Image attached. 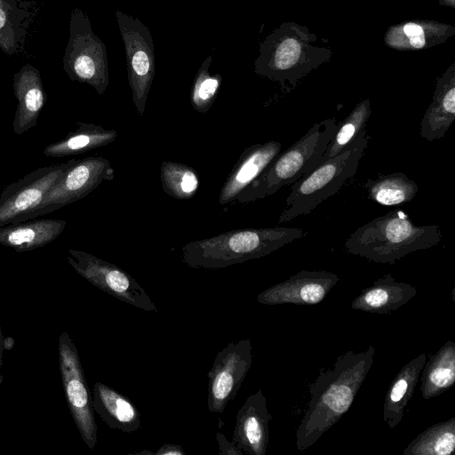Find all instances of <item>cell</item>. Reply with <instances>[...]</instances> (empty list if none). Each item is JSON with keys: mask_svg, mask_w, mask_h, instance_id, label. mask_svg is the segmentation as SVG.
Listing matches in <instances>:
<instances>
[{"mask_svg": "<svg viewBox=\"0 0 455 455\" xmlns=\"http://www.w3.org/2000/svg\"><path fill=\"white\" fill-rule=\"evenodd\" d=\"M337 125L335 117L314 124L299 140L279 153L234 203L248 204L263 199L310 172L326 150Z\"/></svg>", "mask_w": 455, "mask_h": 455, "instance_id": "5b68a950", "label": "cell"}, {"mask_svg": "<svg viewBox=\"0 0 455 455\" xmlns=\"http://www.w3.org/2000/svg\"><path fill=\"white\" fill-rule=\"evenodd\" d=\"M28 12L21 0H0V49L8 55L21 47L27 33Z\"/></svg>", "mask_w": 455, "mask_h": 455, "instance_id": "f1b7e54d", "label": "cell"}, {"mask_svg": "<svg viewBox=\"0 0 455 455\" xmlns=\"http://www.w3.org/2000/svg\"><path fill=\"white\" fill-rule=\"evenodd\" d=\"M426 361L425 353L417 355L398 371L391 382L383 403V420L389 428H395L402 421Z\"/></svg>", "mask_w": 455, "mask_h": 455, "instance_id": "7402d4cb", "label": "cell"}, {"mask_svg": "<svg viewBox=\"0 0 455 455\" xmlns=\"http://www.w3.org/2000/svg\"><path fill=\"white\" fill-rule=\"evenodd\" d=\"M279 141L268 140L247 147L224 181L219 203L221 205L234 203L237 196L251 184L281 152Z\"/></svg>", "mask_w": 455, "mask_h": 455, "instance_id": "2e32d148", "label": "cell"}, {"mask_svg": "<svg viewBox=\"0 0 455 455\" xmlns=\"http://www.w3.org/2000/svg\"><path fill=\"white\" fill-rule=\"evenodd\" d=\"M442 4L451 6L454 8L455 6V0H441Z\"/></svg>", "mask_w": 455, "mask_h": 455, "instance_id": "d590c367", "label": "cell"}, {"mask_svg": "<svg viewBox=\"0 0 455 455\" xmlns=\"http://www.w3.org/2000/svg\"><path fill=\"white\" fill-rule=\"evenodd\" d=\"M118 137L116 130H107L99 124L78 122L76 128L68 135L45 147L43 155L48 157H63L80 155L105 147Z\"/></svg>", "mask_w": 455, "mask_h": 455, "instance_id": "cb8c5ba5", "label": "cell"}, {"mask_svg": "<svg viewBox=\"0 0 455 455\" xmlns=\"http://www.w3.org/2000/svg\"><path fill=\"white\" fill-rule=\"evenodd\" d=\"M59 364L66 401L75 424L91 450L97 443V423L77 349L67 331L58 344Z\"/></svg>", "mask_w": 455, "mask_h": 455, "instance_id": "30bf717a", "label": "cell"}, {"mask_svg": "<svg viewBox=\"0 0 455 455\" xmlns=\"http://www.w3.org/2000/svg\"><path fill=\"white\" fill-rule=\"evenodd\" d=\"M68 253L69 265L97 288L138 308L157 312L147 291L125 270L86 251L68 249Z\"/></svg>", "mask_w": 455, "mask_h": 455, "instance_id": "8fae6325", "label": "cell"}, {"mask_svg": "<svg viewBox=\"0 0 455 455\" xmlns=\"http://www.w3.org/2000/svg\"><path fill=\"white\" fill-rule=\"evenodd\" d=\"M115 179V170L109 160L102 156L70 159L60 180L46 194L43 201L20 221L48 214L73 204L95 190L105 181Z\"/></svg>", "mask_w": 455, "mask_h": 455, "instance_id": "ba28073f", "label": "cell"}, {"mask_svg": "<svg viewBox=\"0 0 455 455\" xmlns=\"http://www.w3.org/2000/svg\"><path fill=\"white\" fill-rule=\"evenodd\" d=\"M116 17L124 45L132 100L138 115L142 116L155 76L153 38L140 19L119 10Z\"/></svg>", "mask_w": 455, "mask_h": 455, "instance_id": "9c48e42d", "label": "cell"}, {"mask_svg": "<svg viewBox=\"0 0 455 455\" xmlns=\"http://www.w3.org/2000/svg\"><path fill=\"white\" fill-rule=\"evenodd\" d=\"M67 162L39 167L4 188L0 195V227L18 223L60 180Z\"/></svg>", "mask_w": 455, "mask_h": 455, "instance_id": "4fadbf2b", "label": "cell"}, {"mask_svg": "<svg viewBox=\"0 0 455 455\" xmlns=\"http://www.w3.org/2000/svg\"><path fill=\"white\" fill-rule=\"evenodd\" d=\"M92 405L94 412L110 428L128 434L140 428L141 417L135 405L128 397L104 383H94Z\"/></svg>", "mask_w": 455, "mask_h": 455, "instance_id": "ffe728a7", "label": "cell"}, {"mask_svg": "<svg viewBox=\"0 0 455 455\" xmlns=\"http://www.w3.org/2000/svg\"><path fill=\"white\" fill-rule=\"evenodd\" d=\"M13 92L18 100L12 131L21 135L37 124L46 102V93L38 69L24 65L13 76Z\"/></svg>", "mask_w": 455, "mask_h": 455, "instance_id": "e0dca14e", "label": "cell"}, {"mask_svg": "<svg viewBox=\"0 0 455 455\" xmlns=\"http://www.w3.org/2000/svg\"><path fill=\"white\" fill-rule=\"evenodd\" d=\"M212 57L209 55L201 64L193 82L190 100L195 111L200 114L208 112L216 100L222 76L220 74H211L210 66Z\"/></svg>", "mask_w": 455, "mask_h": 455, "instance_id": "4dcf8cb0", "label": "cell"}, {"mask_svg": "<svg viewBox=\"0 0 455 455\" xmlns=\"http://www.w3.org/2000/svg\"><path fill=\"white\" fill-rule=\"evenodd\" d=\"M375 347L349 350L333 365L321 369L309 389L310 400L296 431V446L303 451L348 411L373 363Z\"/></svg>", "mask_w": 455, "mask_h": 455, "instance_id": "6da1fadb", "label": "cell"}, {"mask_svg": "<svg viewBox=\"0 0 455 455\" xmlns=\"http://www.w3.org/2000/svg\"><path fill=\"white\" fill-rule=\"evenodd\" d=\"M63 68L72 81L87 84L100 95L109 84L106 45L94 34L89 17L79 8L71 12Z\"/></svg>", "mask_w": 455, "mask_h": 455, "instance_id": "52a82bcc", "label": "cell"}, {"mask_svg": "<svg viewBox=\"0 0 455 455\" xmlns=\"http://www.w3.org/2000/svg\"><path fill=\"white\" fill-rule=\"evenodd\" d=\"M67 221L56 219L25 220L0 227V244L17 252L52 243L64 231Z\"/></svg>", "mask_w": 455, "mask_h": 455, "instance_id": "44dd1931", "label": "cell"}, {"mask_svg": "<svg viewBox=\"0 0 455 455\" xmlns=\"http://www.w3.org/2000/svg\"><path fill=\"white\" fill-rule=\"evenodd\" d=\"M3 342H4V335H3L1 325H0V384L3 381V376L1 374V367H2V363H3L2 357H3V351H4V343Z\"/></svg>", "mask_w": 455, "mask_h": 455, "instance_id": "836d02e7", "label": "cell"}, {"mask_svg": "<svg viewBox=\"0 0 455 455\" xmlns=\"http://www.w3.org/2000/svg\"><path fill=\"white\" fill-rule=\"evenodd\" d=\"M455 120V66L440 76L419 127V135L427 141L442 139Z\"/></svg>", "mask_w": 455, "mask_h": 455, "instance_id": "ac0fdd59", "label": "cell"}, {"mask_svg": "<svg viewBox=\"0 0 455 455\" xmlns=\"http://www.w3.org/2000/svg\"><path fill=\"white\" fill-rule=\"evenodd\" d=\"M272 415L261 389L249 395L238 410L232 442L243 453L265 455L269 441V421Z\"/></svg>", "mask_w": 455, "mask_h": 455, "instance_id": "9a60e30c", "label": "cell"}, {"mask_svg": "<svg viewBox=\"0 0 455 455\" xmlns=\"http://www.w3.org/2000/svg\"><path fill=\"white\" fill-rule=\"evenodd\" d=\"M417 294L410 283L395 281L385 275L363 289L352 301L351 307L367 313L387 315L405 305Z\"/></svg>", "mask_w": 455, "mask_h": 455, "instance_id": "d6986e66", "label": "cell"}, {"mask_svg": "<svg viewBox=\"0 0 455 455\" xmlns=\"http://www.w3.org/2000/svg\"><path fill=\"white\" fill-rule=\"evenodd\" d=\"M363 188L369 199L386 206L410 203L419 191L417 183L403 172L379 173L375 180H368Z\"/></svg>", "mask_w": 455, "mask_h": 455, "instance_id": "484cf974", "label": "cell"}, {"mask_svg": "<svg viewBox=\"0 0 455 455\" xmlns=\"http://www.w3.org/2000/svg\"><path fill=\"white\" fill-rule=\"evenodd\" d=\"M4 349H6V350H11L13 346H14V339L8 336V337H4Z\"/></svg>", "mask_w": 455, "mask_h": 455, "instance_id": "e575fe53", "label": "cell"}, {"mask_svg": "<svg viewBox=\"0 0 455 455\" xmlns=\"http://www.w3.org/2000/svg\"><path fill=\"white\" fill-rule=\"evenodd\" d=\"M455 450V417L419 433L403 451L404 455H451Z\"/></svg>", "mask_w": 455, "mask_h": 455, "instance_id": "83f0119b", "label": "cell"}, {"mask_svg": "<svg viewBox=\"0 0 455 455\" xmlns=\"http://www.w3.org/2000/svg\"><path fill=\"white\" fill-rule=\"evenodd\" d=\"M339 280V276L331 271L300 270L261 291L257 301L268 306L315 305L324 299Z\"/></svg>", "mask_w": 455, "mask_h": 455, "instance_id": "5bb4252c", "label": "cell"}, {"mask_svg": "<svg viewBox=\"0 0 455 455\" xmlns=\"http://www.w3.org/2000/svg\"><path fill=\"white\" fill-rule=\"evenodd\" d=\"M371 116V107L369 99L361 100L348 114L338 124L337 128L329 142L326 150L315 164V168L321 163L332 158L354 146L361 132L365 129L366 124Z\"/></svg>", "mask_w": 455, "mask_h": 455, "instance_id": "4316f807", "label": "cell"}, {"mask_svg": "<svg viewBox=\"0 0 455 455\" xmlns=\"http://www.w3.org/2000/svg\"><path fill=\"white\" fill-rule=\"evenodd\" d=\"M252 363V345L249 338L229 342L220 350L208 371L207 407L221 414L239 391Z\"/></svg>", "mask_w": 455, "mask_h": 455, "instance_id": "7c38bea8", "label": "cell"}, {"mask_svg": "<svg viewBox=\"0 0 455 455\" xmlns=\"http://www.w3.org/2000/svg\"><path fill=\"white\" fill-rule=\"evenodd\" d=\"M315 39V35L306 27L283 23L260 43L255 73L293 89L299 80L331 56L329 49L314 45Z\"/></svg>", "mask_w": 455, "mask_h": 455, "instance_id": "277c9868", "label": "cell"}, {"mask_svg": "<svg viewBox=\"0 0 455 455\" xmlns=\"http://www.w3.org/2000/svg\"><path fill=\"white\" fill-rule=\"evenodd\" d=\"M156 455H185L186 452L180 445L167 443L154 452Z\"/></svg>", "mask_w": 455, "mask_h": 455, "instance_id": "d6a6232c", "label": "cell"}, {"mask_svg": "<svg viewBox=\"0 0 455 455\" xmlns=\"http://www.w3.org/2000/svg\"><path fill=\"white\" fill-rule=\"evenodd\" d=\"M455 34V28L436 21L406 22L390 27L385 44L396 50H419L445 42Z\"/></svg>", "mask_w": 455, "mask_h": 455, "instance_id": "603a6c76", "label": "cell"}, {"mask_svg": "<svg viewBox=\"0 0 455 455\" xmlns=\"http://www.w3.org/2000/svg\"><path fill=\"white\" fill-rule=\"evenodd\" d=\"M160 180L164 193L179 200L192 198L199 188V178L196 170L172 161L162 162Z\"/></svg>", "mask_w": 455, "mask_h": 455, "instance_id": "f546056e", "label": "cell"}, {"mask_svg": "<svg viewBox=\"0 0 455 455\" xmlns=\"http://www.w3.org/2000/svg\"><path fill=\"white\" fill-rule=\"evenodd\" d=\"M369 139L364 129L352 148L321 163L293 182L290 186L285 207L280 213L277 223H285L308 214L318 204L334 196L355 175Z\"/></svg>", "mask_w": 455, "mask_h": 455, "instance_id": "8992f818", "label": "cell"}, {"mask_svg": "<svg viewBox=\"0 0 455 455\" xmlns=\"http://www.w3.org/2000/svg\"><path fill=\"white\" fill-rule=\"evenodd\" d=\"M307 235L298 228L233 229L188 243L180 259L192 268L220 269L267 256Z\"/></svg>", "mask_w": 455, "mask_h": 455, "instance_id": "3957f363", "label": "cell"}, {"mask_svg": "<svg viewBox=\"0 0 455 455\" xmlns=\"http://www.w3.org/2000/svg\"><path fill=\"white\" fill-rule=\"evenodd\" d=\"M441 228L416 225L406 213L395 209L361 226L346 239V251L381 264H395L403 257L437 245Z\"/></svg>", "mask_w": 455, "mask_h": 455, "instance_id": "7a4b0ae2", "label": "cell"}, {"mask_svg": "<svg viewBox=\"0 0 455 455\" xmlns=\"http://www.w3.org/2000/svg\"><path fill=\"white\" fill-rule=\"evenodd\" d=\"M216 440L219 447V455H243V451L237 448L233 442H229L226 436L218 432Z\"/></svg>", "mask_w": 455, "mask_h": 455, "instance_id": "1f68e13d", "label": "cell"}, {"mask_svg": "<svg viewBox=\"0 0 455 455\" xmlns=\"http://www.w3.org/2000/svg\"><path fill=\"white\" fill-rule=\"evenodd\" d=\"M420 391L425 400L436 397L455 383V342L447 340L426 361L420 372Z\"/></svg>", "mask_w": 455, "mask_h": 455, "instance_id": "d4e9b609", "label": "cell"}]
</instances>
